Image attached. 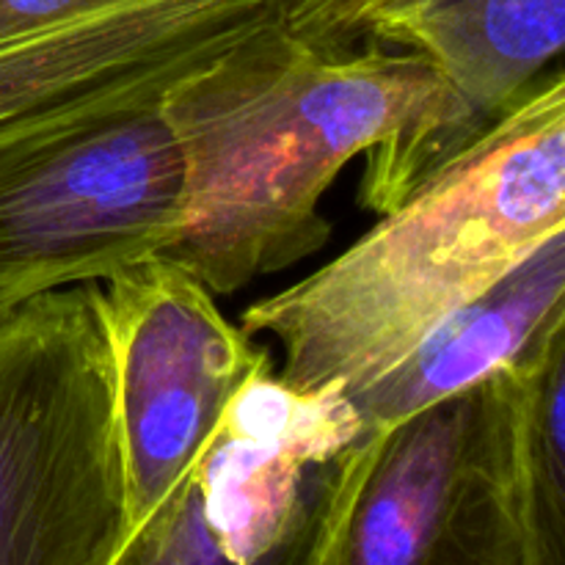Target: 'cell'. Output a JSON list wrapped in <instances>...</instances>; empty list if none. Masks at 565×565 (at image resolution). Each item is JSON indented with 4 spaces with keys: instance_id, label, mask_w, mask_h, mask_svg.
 I'll list each match as a JSON object with an SVG mask.
<instances>
[{
    "instance_id": "cell-9",
    "label": "cell",
    "mask_w": 565,
    "mask_h": 565,
    "mask_svg": "<svg viewBox=\"0 0 565 565\" xmlns=\"http://www.w3.org/2000/svg\"><path fill=\"white\" fill-rule=\"evenodd\" d=\"M218 47L204 0H136L0 47V149L154 103Z\"/></svg>"
},
{
    "instance_id": "cell-13",
    "label": "cell",
    "mask_w": 565,
    "mask_h": 565,
    "mask_svg": "<svg viewBox=\"0 0 565 565\" xmlns=\"http://www.w3.org/2000/svg\"><path fill=\"white\" fill-rule=\"evenodd\" d=\"M136 0H0V47Z\"/></svg>"
},
{
    "instance_id": "cell-3",
    "label": "cell",
    "mask_w": 565,
    "mask_h": 565,
    "mask_svg": "<svg viewBox=\"0 0 565 565\" xmlns=\"http://www.w3.org/2000/svg\"><path fill=\"white\" fill-rule=\"evenodd\" d=\"M121 541L116 370L81 281L0 318V565H116Z\"/></svg>"
},
{
    "instance_id": "cell-1",
    "label": "cell",
    "mask_w": 565,
    "mask_h": 565,
    "mask_svg": "<svg viewBox=\"0 0 565 565\" xmlns=\"http://www.w3.org/2000/svg\"><path fill=\"white\" fill-rule=\"evenodd\" d=\"M441 97L434 66L362 42L320 47L270 20L160 99L182 158V230L163 252L215 296L326 246L320 202L359 154L417 132Z\"/></svg>"
},
{
    "instance_id": "cell-8",
    "label": "cell",
    "mask_w": 565,
    "mask_h": 565,
    "mask_svg": "<svg viewBox=\"0 0 565 565\" xmlns=\"http://www.w3.org/2000/svg\"><path fill=\"white\" fill-rule=\"evenodd\" d=\"M359 417L340 386L303 392L259 373L232 401L188 478L224 565L307 563Z\"/></svg>"
},
{
    "instance_id": "cell-12",
    "label": "cell",
    "mask_w": 565,
    "mask_h": 565,
    "mask_svg": "<svg viewBox=\"0 0 565 565\" xmlns=\"http://www.w3.org/2000/svg\"><path fill=\"white\" fill-rule=\"evenodd\" d=\"M381 0H276L281 25L320 47H356Z\"/></svg>"
},
{
    "instance_id": "cell-2",
    "label": "cell",
    "mask_w": 565,
    "mask_h": 565,
    "mask_svg": "<svg viewBox=\"0 0 565 565\" xmlns=\"http://www.w3.org/2000/svg\"><path fill=\"white\" fill-rule=\"evenodd\" d=\"M565 226V75L524 94L351 248L252 303L303 392L367 384Z\"/></svg>"
},
{
    "instance_id": "cell-5",
    "label": "cell",
    "mask_w": 565,
    "mask_h": 565,
    "mask_svg": "<svg viewBox=\"0 0 565 565\" xmlns=\"http://www.w3.org/2000/svg\"><path fill=\"white\" fill-rule=\"evenodd\" d=\"M185 177L160 99L0 149V274L28 296L163 254Z\"/></svg>"
},
{
    "instance_id": "cell-14",
    "label": "cell",
    "mask_w": 565,
    "mask_h": 565,
    "mask_svg": "<svg viewBox=\"0 0 565 565\" xmlns=\"http://www.w3.org/2000/svg\"><path fill=\"white\" fill-rule=\"evenodd\" d=\"M25 298H31V296H28V292L22 290L14 279H9V276L0 274V318H3L6 312H11L17 303L25 301Z\"/></svg>"
},
{
    "instance_id": "cell-10",
    "label": "cell",
    "mask_w": 565,
    "mask_h": 565,
    "mask_svg": "<svg viewBox=\"0 0 565 565\" xmlns=\"http://www.w3.org/2000/svg\"><path fill=\"white\" fill-rule=\"evenodd\" d=\"M565 307V226L486 290L452 309L367 384L345 392L359 436L340 458L307 565H318L375 447L423 408L469 390L524 351Z\"/></svg>"
},
{
    "instance_id": "cell-6",
    "label": "cell",
    "mask_w": 565,
    "mask_h": 565,
    "mask_svg": "<svg viewBox=\"0 0 565 565\" xmlns=\"http://www.w3.org/2000/svg\"><path fill=\"white\" fill-rule=\"evenodd\" d=\"M97 307L116 370L121 557L185 483L232 401L274 362L202 279L163 254L97 281Z\"/></svg>"
},
{
    "instance_id": "cell-4",
    "label": "cell",
    "mask_w": 565,
    "mask_h": 565,
    "mask_svg": "<svg viewBox=\"0 0 565 565\" xmlns=\"http://www.w3.org/2000/svg\"><path fill=\"white\" fill-rule=\"evenodd\" d=\"M320 565H530L511 362L386 434Z\"/></svg>"
},
{
    "instance_id": "cell-11",
    "label": "cell",
    "mask_w": 565,
    "mask_h": 565,
    "mask_svg": "<svg viewBox=\"0 0 565 565\" xmlns=\"http://www.w3.org/2000/svg\"><path fill=\"white\" fill-rule=\"evenodd\" d=\"M530 565H565V307L511 362Z\"/></svg>"
},
{
    "instance_id": "cell-7",
    "label": "cell",
    "mask_w": 565,
    "mask_h": 565,
    "mask_svg": "<svg viewBox=\"0 0 565 565\" xmlns=\"http://www.w3.org/2000/svg\"><path fill=\"white\" fill-rule=\"evenodd\" d=\"M362 42L419 55L441 77L428 121L367 158L362 204L384 215L478 141L563 53L565 0H381Z\"/></svg>"
}]
</instances>
